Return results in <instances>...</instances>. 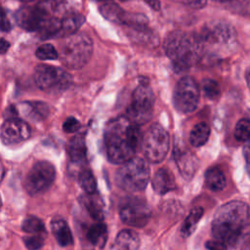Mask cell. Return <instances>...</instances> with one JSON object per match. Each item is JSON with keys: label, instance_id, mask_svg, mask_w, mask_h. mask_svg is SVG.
Masks as SVG:
<instances>
[{"label": "cell", "instance_id": "277c9868", "mask_svg": "<svg viewBox=\"0 0 250 250\" xmlns=\"http://www.w3.org/2000/svg\"><path fill=\"white\" fill-rule=\"evenodd\" d=\"M69 13L65 0H42L34 6L21 8L16 14L18 24L29 31H41L54 21Z\"/></svg>", "mask_w": 250, "mask_h": 250}, {"label": "cell", "instance_id": "6da1fadb", "mask_svg": "<svg viewBox=\"0 0 250 250\" xmlns=\"http://www.w3.org/2000/svg\"><path fill=\"white\" fill-rule=\"evenodd\" d=\"M143 138L139 125L127 116L110 120L104 133L108 160L114 164H123L131 160L142 146Z\"/></svg>", "mask_w": 250, "mask_h": 250}, {"label": "cell", "instance_id": "bcb514c9", "mask_svg": "<svg viewBox=\"0 0 250 250\" xmlns=\"http://www.w3.org/2000/svg\"><path fill=\"white\" fill-rule=\"evenodd\" d=\"M99 1H102V2H104V3H105V2H109V0H99Z\"/></svg>", "mask_w": 250, "mask_h": 250}, {"label": "cell", "instance_id": "e575fe53", "mask_svg": "<svg viewBox=\"0 0 250 250\" xmlns=\"http://www.w3.org/2000/svg\"><path fill=\"white\" fill-rule=\"evenodd\" d=\"M229 9L243 16H250V0H228Z\"/></svg>", "mask_w": 250, "mask_h": 250}, {"label": "cell", "instance_id": "44dd1931", "mask_svg": "<svg viewBox=\"0 0 250 250\" xmlns=\"http://www.w3.org/2000/svg\"><path fill=\"white\" fill-rule=\"evenodd\" d=\"M79 200L93 219L97 221L104 219V202L100 195L96 192L91 194L86 193L82 195Z\"/></svg>", "mask_w": 250, "mask_h": 250}, {"label": "cell", "instance_id": "8fae6325", "mask_svg": "<svg viewBox=\"0 0 250 250\" xmlns=\"http://www.w3.org/2000/svg\"><path fill=\"white\" fill-rule=\"evenodd\" d=\"M56 170L48 161L36 162L24 180V188L29 195H38L46 191L54 183Z\"/></svg>", "mask_w": 250, "mask_h": 250}, {"label": "cell", "instance_id": "ba28073f", "mask_svg": "<svg viewBox=\"0 0 250 250\" xmlns=\"http://www.w3.org/2000/svg\"><path fill=\"white\" fill-rule=\"evenodd\" d=\"M33 78L39 89L52 94L65 91L72 83V77L67 71L48 64L37 65Z\"/></svg>", "mask_w": 250, "mask_h": 250}, {"label": "cell", "instance_id": "d4e9b609", "mask_svg": "<svg viewBox=\"0 0 250 250\" xmlns=\"http://www.w3.org/2000/svg\"><path fill=\"white\" fill-rule=\"evenodd\" d=\"M227 180L223 171L218 167H211L205 173V185L212 191H220L225 188Z\"/></svg>", "mask_w": 250, "mask_h": 250}, {"label": "cell", "instance_id": "74e56055", "mask_svg": "<svg viewBox=\"0 0 250 250\" xmlns=\"http://www.w3.org/2000/svg\"><path fill=\"white\" fill-rule=\"evenodd\" d=\"M177 1L193 9L203 8L207 2V0H177Z\"/></svg>", "mask_w": 250, "mask_h": 250}, {"label": "cell", "instance_id": "b9f144b4", "mask_svg": "<svg viewBox=\"0 0 250 250\" xmlns=\"http://www.w3.org/2000/svg\"><path fill=\"white\" fill-rule=\"evenodd\" d=\"M9 46H10L9 42H7L4 38H2V39H1V44H0V50H1V53H2V54L6 53V51H7V50H8V48H9Z\"/></svg>", "mask_w": 250, "mask_h": 250}, {"label": "cell", "instance_id": "5bb4252c", "mask_svg": "<svg viewBox=\"0 0 250 250\" xmlns=\"http://www.w3.org/2000/svg\"><path fill=\"white\" fill-rule=\"evenodd\" d=\"M31 134L28 124L18 117L6 119L1 126V140L5 145H18L29 139Z\"/></svg>", "mask_w": 250, "mask_h": 250}, {"label": "cell", "instance_id": "f35d334b", "mask_svg": "<svg viewBox=\"0 0 250 250\" xmlns=\"http://www.w3.org/2000/svg\"><path fill=\"white\" fill-rule=\"evenodd\" d=\"M10 28H11L10 21L7 19L5 12L3 11L2 12V21H1V30L2 31H8V30H10Z\"/></svg>", "mask_w": 250, "mask_h": 250}, {"label": "cell", "instance_id": "ab89813d", "mask_svg": "<svg viewBox=\"0 0 250 250\" xmlns=\"http://www.w3.org/2000/svg\"><path fill=\"white\" fill-rule=\"evenodd\" d=\"M243 154L245 157V160L248 164H250V139L246 142L244 148H243Z\"/></svg>", "mask_w": 250, "mask_h": 250}, {"label": "cell", "instance_id": "e0dca14e", "mask_svg": "<svg viewBox=\"0 0 250 250\" xmlns=\"http://www.w3.org/2000/svg\"><path fill=\"white\" fill-rule=\"evenodd\" d=\"M126 32L133 41L148 47H155L159 43L157 33L150 29L147 24L126 27Z\"/></svg>", "mask_w": 250, "mask_h": 250}, {"label": "cell", "instance_id": "7bdbcfd3", "mask_svg": "<svg viewBox=\"0 0 250 250\" xmlns=\"http://www.w3.org/2000/svg\"><path fill=\"white\" fill-rule=\"evenodd\" d=\"M241 250H250V235L246 238V240L242 244Z\"/></svg>", "mask_w": 250, "mask_h": 250}, {"label": "cell", "instance_id": "4316f807", "mask_svg": "<svg viewBox=\"0 0 250 250\" xmlns=\"http://www.w3.org/2000/svg\"><path fill=\"white\" fill-rule=\"evenodd\" d=\"M100 12L104 18L118 24H123L127 15V13L120 6L113 2L104 3L100 7Z\"/></svg>", "mask_w": 250, "mask_h": 250}, {"label": "cell", "instance_id": "9a60e30c", "mask_svg": "<svg viewBox=\"0 0 250 250\" xmlns=\"http://www.w3.org/2000/svg\"><path fill=\"white\" fill-rule=\"evenodd\" d=\"M13 112L8 118L21 116L32 121H41L49 114V106L43 102H22L11 106Z\"/></svg>", "mask_w": 250, "mask_h": 250}, {"label": "cell", "instance_id": "d6a6232c", "mask_svg": "<svg viewBox=\"0 0 250 250\" xmlns=\"http://www.w3.org/2000/svg\"><path fill=\"white\" fill-rule=\"evenodd\" d=\"M35 55L40 60H56L59 58V52L51 44H43L39 46L35 52Z\"/></svg>", "mask_w": 250, "mask_h": 250}, {"label": "cell", "instance_id": "60d3db41", "mask_svg": "<svg viewBox=\"0 0 250 250\" xmlns=\"http://www.w3.org/2000/svg\"><path fill=\"white\" fill-rule=\"evenodd\" d=\"M144 1L146 2L154 10H159L160 9V2L158 0H144Z\"/></svg>", "mask_w": 250, "mask_h": 250}, {"label": "cell", "instance_id": "cb8c5ba5", "mask_svg": "<svg viewBox=\"0 0 250 250\" xmlns=\"http://www.w3.org/2000/svg\"><path fill=\"white\" fill-rule=\"evenodd\" d=\"M87 240L98 248H103L107 240V228L103 223H97L91 226L86 234Z\"/></svg>", "mask_w": 250, "mask_h": 250}, {"label": "cell", "instance_id": "4dcf8cb0", "mask_svg": "<svg viewBox=\"0 0 250 250\" xmlns=\"http://www.w3.org/2000/svg\"><path fill=\"white\" fill-rule=\"evenodd\" d=\"M234 138L236 141L246 143L250 139V121L241 118L237 121L234 128Z\"/></svg>", "mask_w": 250, "mask_h": 250}, {"label": "cell", "instance_id": "7c38bea8", "mask_svg": "<svg viewBox=\"0 0 250 250\" xmlns=\"http://www.w3.org/2000/svg\"><path fill=\"white\" fill-rule=\"evenodd\" d=\"M200 92L196 81L190 76H184L176 84L173 104L179 112L189 113L197 107Z\"/></svg>", "mask_w": 250, "mask_h": 250}, {"label": "cell", "instance_id": "83f0119b", "mask_svg": "<svg viewBox=\"0 0 250 250\" xmlns=\"http://www.w3.org/2000/svg\"><path fill=\"white\" fill-rule=\"evenodd\" d=\"M210 136V127L205 122L197 123L189 134V143L192 146L199 147L205 145Z\"/></svg>", "mask_w": 250, "mask_h": 250}, {"label": "cell", "instance_id": "7a4b0ae2", "mask_svg": "<svg viewBox=\"0 0 250 250\" xmlns=\"http://www.w3.org/2000/svg\"><path fill=\"white\" fill-rule=\"evenodd\" d=\"M250 224V208L242 201H229L218 208L211 224L215 239L234 247Z\"/></svg>", "mask_w": 250, "mask_h": 250}, {"label": "cell", "instance_id": "d6986e66", "mask_svg": "<svg viewBox=\"0 0 250 250\" xmlns=\"http://www.w3.org/2000/svg\"><path fill=\"white\" fill-rule=\"evenodd\" d=\"M67 154L73 164H81L86 161L87 148L82 134L73 136L67 143Z\"/></svg>", "mask_w": 250, "mask_h": 250}, {"label": "cell", "instance_id": "5b68a950", "mask_svg": "<svg viewBox=\"0 0 250 250\" xmlns=\"http://www.w3.org/2000/svg\"><path fill=\"white\" fill-rule=\"evenodd\" d=\"M59 59L70 69L83 67L93 54V41L84 32H76L64 37L59 45Z\"/></svg>", "mask_w": 250, "mask_h": 250}, {"label": "cell", "instance_id": "3957f363", "mask_svg": "<svg viewBox=\"0 0 250 250\" xmlns=\"http://www.w3.org/2000/svg\"><path fill=\"white\" fill-rule=\"evenodd\" d=\"M164 50L177 73L188 70L202 58L205 51L198 34L179 30L169 33L164 41Z\"/></svg>", "mask_w": 250, "mask_h": 250}, {"label": "cell", "instance_id": "d590c367", "mask_svg": "<svg viewBox=\"0 0 250 250\" xmlns=\"http://www.w3.org/2000/svg\"><path fill=\"white\" fill-rule=\"evenodd\" d=\"M80 127H81L80 122L73 116L67 117L62 124V129L65 133H74L78 131Z\"/></svg>", "mask_w": 250, "mask_h": 250}, {"label": "cell", "instance_id": "f1b7e54d", "mask_svg": "<svg viewBox=\"0 0 250 250\" xmlns=\"http://www.w3.org/2000/svg\"><path fill=\"white\" fill-rule=\"evenodd\" d=\"M78 183L86 193H95L97 190V180L90 169H83L79 173Z\"/></svg>", "mask_w": 250, "mask_h": 250}, {"label": "cell", "instance_id": "f546056e", "mask_svg": "<svg viewBox=\"0 0 250 250\" xmlns=\"http://www.w3.org/2000/svg\"><path fill=\"white\" fill-rule=\"evenodd\" d=\"M21 229L28 234L47 233L44 223L35 216H27L22 222Z\"/></svg>", "mask_w": 250, "mask_h": 250}, {"label": "cell", "instance_id": "ee69618b", "mask_svg": "<svg viewBox=\"0 0 250 250\" xmlns=\"http://www.w3.org/2000/svg\"><path fill=\"white\" fill-rule=\"evenodd\" d=\"M245 79H246L247 86H248L249 89H250V67L247 68V70L245 71Z\"/></svg>", "mask_w": 250, "mask_h": 250}, {"label": "cell", "instance_id": "1f68e13d", "mask_svg": "<svg viewBox=\"0 0 250 250\" xmlns=\"http://www.w3.org/2000/svg\"><path fill=\"white\" fill-rule=\"evenodd\" d=\"M201 89L204 96L210 100H216L221 94V89L216 80L207 78L201 83Z\"/></svg>", "mask_w": 250, "mask_h": 250}, {"label": "cell", "instance_id": "9c48e42d", "mask_svg": "<svg viewBox=\"0 0 250 250\" xmlns=\"http://www.w3.org/2000/svg\"><path fill=\"white\" fill-rule=\"evenodd\" d=\"M170 147L168 132L159 124H152L143 138L142 149L146 159L151 163H160L166 157Z\"/></svg>", "mask_w": 250, "mask_h": 250}, {"label": "cell", "instance_id": "f6af8a7d", "mask_svg": "<svg viewBox=\"0 0 250 250\" xmlns=\"http://www.w3.org/2000/svg\"><path fill=\"white\" fill-rule=\"evenodd\" d=\"M18 1H21V2H31L33 0H18Z\"/></svg>", "mask_w": 250, "mask_h": 250}, {"label": "cell", "instance_id": "7402d4cb", "mask_svg": "<svg viewBox=\"0 0 250 250\" xmlns=\"http://www.w3.org/2000/svg\"><path fill=\"white\" fill-rule=\"evenodd\" d=\"M140 237L132 229H123L115 237L113 250H139Z\"/></svg>", "mask_w": 250, "mask_h": 250}, {"label": "cell", "instance_id": "603a6c76", "mask_svg": "<svg viewBox=\"0 0 250 250\" xmlns=\"http://www.w3.org/2000/svg\"><path fill=\"white\" fill-rule=\"evenodd\" d=\"M85 18L82 14L76 12H69L62 20V31L60 37H67L77 32L78 28L84 23Z\"/></svg>", "mask_w": 250, "mask_h": 250}, {"label": "cell", "instance_id": "4fadbf2b", "mask_svg": "<svg viewBox=\"0 0 250 250\" xmlns=\"http://www.w3.org/2000/svg\"><path fill=\"white\" fill-rule=\"evenodd\" d=\"M151 215V211L147 203L139 197H131L126 199L119 210L121 221L130 227H145Z\"/></svg>", "mask_w": 250, "mask_h": 250}, {"label": "cell", "instance_id": "484cf974", "mask_svg": "<svg viewBox=\"0 0 250 250\" xmlns=\"http://www.w3.org/2000/svg\"><path fill=\"white\" fill-rule=\"evenodd\" d=\"M204 210L200 206H196L191 209L189 214L187 216L185 221L182 224L180 232L183 237H188L192 234V232L195 230L196 226L198 222L200 221L201 217L203 216Z\"/></svg>", "mask_w": 250, "mask_h": 250}, {"label": "cell", "instance_id": "ffe728a7", "mask_svg": "<svg viewBox=\"0 0 250 250\" xmlns=\"http://www.w3.org/2000/svg\"><path fill=\"white\" fill-rule=\"evenodd\" d=\"M51 230L59 245L66 247L72 244L73 237L71 230L62 218H54L51 221Z\"/></svg>", "mask_w": 250, "mask_h": 250}, {"label": "cell", "instance_id": "2e32d148", "mask_svg": "<svg viewBox=\"0 0 250 250\" xmlns=\"http://www.w3.org/2000/svg\"><path fill=\"white\" fill-rule=\"evenodd\" d=\"M175 160L179 171L186 180H190L198 167V160L194 154L188 150L176 147L174 151Z\"/></svg>", "mask_w": 250, "mask_h": 250}, {"label": "cell", "instance_id": "8992f818", "mask_svg": "<svg viewBox=\"0 0 250 250\" xmlns=\"http://www.w3.org/2000/svg\"><path fill=\"white\" fill-rule=\"evenodd\" d=\"M149 180V167L146 160L134 157L123 163L115 173V183L123 190L138 192L144 190Z\"/></svg>", "mask_w": 250, "mask_h": 250}, {"label": "cell", "instance_id": "ac0fdd59", "mask_svg": "<svg viewBox=\"0 0 250 250\" xmlns=\"http://www.w3.org/2000/svg\"><path fill=\"white\" fill-rule=\"evenodd\" d=\"M153 190L158 194H165L176 188V181L173 173L168 168L158 169L151 181Z\"/></svg>", "mask_w": 250, "mask_h": 250}, {"label": "cell", "instance_id": "30bf717a", "mask_svg": "<svg viewBox=\"0 0 250 250\" xmlns=\"http://www.w3.org/2000/svg\"><path fill=\"white\" fill-rule=\"evenodd\" d=\"M204 50L206 47L227 48L235 42L234 28L223 21H214L206 23L198 34Z\"/></svg>", "mask_w": 250, "mask_h": 250}, {"label": "cell", "instance_id": "8d00e7d4", "mask_svg": "<svg viewBox=\"0 0 250 250\" xmlns=\"http://www.w3.org/2000/svg\"><path fill=\"white\" fill-rule=\"evenodd\" d=\"M208 250H228V245L220 240H209L205 244Z\"/></svg>", "mask_w": 250, "mask_h": 250}, {"label": "cell", "instance_id": "836d02e7", "mask_svg": "<svg viewBox=\"0 0 250 250\" xmlns=\"http://www.w3.org/2000/svg\"><path fill=\"white\" fill-rule=\"evenodd\" d=\"M46 234L47 233L26 235L25 237H23V243L28 250H38L44 245Z\"/></svg>", "mask_w": 250, "mask_h": 250}, {"label": "cell", "instance_id": "52a82bcc", "mask_svg": "<svg viewBox=\"0 0 250 250\" xmlns=\"http://www.w3.org/2000/svg\"><path fill=\"white\" fill-rule=\"evenodd\" d=\"M154 102L155 97L148 83L141 82L132 94L126 116L139 126L146 123L152 116Z\"/></svg>", "mask_w": 250, "mask_h": 250}]
</instances>
